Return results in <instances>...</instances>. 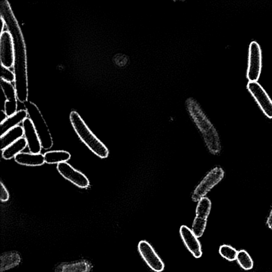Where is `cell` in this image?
I'll return each instance as SVG.
<instances>
[{"mask_svg": "<svg viewBox=\"0 0 272 272\" xmlns=\"http://www.w3.org/2000/svg\"><path fill=\"white\" fill-rule=\"evenodd\" d=\"M0 15L13 38L15 50L13 67L15 75L14 85L18 101L24 104L28 101L29 93L27 56L25 39L12 8L7 0H4L1 3Z\"/></svg>", "mask_w": 272, "mask_h": 272, "instance_id": "cell-1", "label": "cell"}, {"mask_svg": "<svg viewBox=\"0 0 272 272\" xmlns=\"http://www.w3.org/2000/svg\"><path fill=\"white\" fill-rule=\"evenodd\" d=\"M186 107L191 119L201 134L209 151L214 155L220 154L222 147L218 132L198 102L194 98H188L186 101Z\"/></svg>", "mask_w": 272, "mask_h": 272, "instance_id": "cell-2", "label": "cell"}, {"mask_svg": "<svg viewBox=\"0 0 272 272\" xmlns=\"http://www.w3.org/2000/svg\"><path fill=\"white\" fill-rule=\"evenodd\" d=\"M70 121L79 138L90 151L101 158H106L109 156V151L108 147L89 128L77 111L71 112Z\"/></svg>", "mask_w": 272, "mask_h": 272, "instance_id": "cell-3", "label": "cell"}, {"mask_svg": "<svg viewBox=\"0 0 272 272\" xmlns=\"http://www.w3.org/2000/svg\"><path fill=\"white\" fill-rule=\"evenodd\" d=\"M28 113V117L31 120L41 142L42 148L49 150L53 145L51 132L38 107L33 102L27 101L24 104Z\"/></svg>", "mask_w": 272, "mask_h": 272, "instance_id": "cell-4", "label": "cell"}, {"mask_svg": "<svg viewBox=\"0 0 272 272\" xmlns=\"http://www.w3.org/2000/svg\"><path fill=\"white\" fill-rule=\"evenodd\" d=\"M262 51L256 41L249 44L247 78L249 82H258L262 71Z\"/></svg>", "mask_w": 272, "mask_h": 272, "instance_id": "cell-5", "label": "cell"}, {"mask_svg": "<svg viewBox=\"0 0 272 272\" xmlns=\"http://www.w3.org/2000/svg\"><path fill=\"white\" fill-rule=\"evenodd\" d=\"M224 177V172L220 166L213 168L201 181L192 193L191 198L195 202H198L215 186H217Z\"/></svg>", "mask_w": 272, "mask_h": 272, "instance_id": "cell-6", "label": "cell"}, {"mask_svg": "<svg viewBox=\"0 0 272 272\" xmlns=\"http://www.w3.org/2000/svg\"><path fill=\"white\" fill-rule=\"evenodd\" d=\"M247 88L264 114L272 119V100L265 89L258 82H248Z\"/></svg>", "mask_w": 272, "mask_h": 272, "instance_id": "cell-7", "label": "cell"}, {"mask_svg": "<svg viewBox=\"0 0 272 272\" xmlns=\"http://www.w3.org/2000/svg\"><path fill=\"white\" fill-rule=\"evenodd\" d=\"M0 61L2 65L11 69L15 63V50L12 36L8 30L0 36Z\"/></svg>", "mask_w": 272, "mask_h": 272, "instance_id": "cell-8", "label": "cell"}, {"mask_svg": "<svg viewBox=\"0 0 272 272\" xmlns=\"http://www.w3.org/2000/svg\"><path fill=\"white\" fill-rule=\"evenodd\" d=\"M57 169L64 178L79 188H86L89 186L88 178L70 164L67 162L59 163L57 165Z\"/></svg>", "mask_w": 272, "mask_h": 272, "instance_id": "cell-9", "label": "cell"}, {"mask_svg": "<svg viewBox=\"0 0 272 272\" xmlns=\"http://www.w3.org/2000/svg\"><path fill=\"white\" fill-rule=\"evenodd\" d=\"M138 247L141 256L153 270L161 272L164 270V264L162 260L148 242L142 241L140 242Z\"/></svg>", "mask_w": 272, "mask_h": 272, "instance_id": "cell-10", "label": "cell"}, {"mask_svg": "<svg viewBox=\"0 0 272 272\" xmlns=\"http://www.w3.org/2000/svg\"><path fill=\"white\" fill-rule=\"evenodd\" d=\"M21 126L24 131L25 139L26 140L30 153H41L43 149L41 142L31 120L28 117L26 118L22 123Z\"/></svg>", "mask_w": 272, "mask_h": 272, "instance_id": "cell-11", "label": "cell"}, {"mask_svg": "<svg viewBox=\"0 0 272 272\" xmlns=\"http://www.w3.org/2000/svg\"><path fill=\"white\" fill-rule=\"evenodd\" d=\"M180 233L188 251L195 258H199L202 256L200 244L198 237L192 232L188 226L183 225L180 229Z\"/></svg>", "mask_w": 272, "mask_h": 272, "instance_id": "cell-12", "label": "cell"}, {"mask_svg": "<svg viewBox=\"0 0 272 272\" xmlns=\"http://www.w3.org/2000/svg\"><path fill=\"white\" fill-rule=\"evenodd\" d=\"M16 162L28 166H39L45 162L44 154L41 153H20L15 157Z\"/></svg>", "mask_w": 272, "mask_h": 272, "instance_id": "cell-13", "label": "cell"}, {"mask_svg": "<svg viewBox=\"0 0 272 272\" xmlns=\"http://www.w3.org/2000/svg\"><path fill=\"white\" fill-rule=\"evenodd\" d=\"M28 118V113L26 110H20L13 116L7 117L1 122V135L18 126Z\"/></svg>", "mask_w": 272, "mask_h": 272, "instance_id": "cell-14", "label": "cell"}, {"mask_svg": "<svg viewBox=\"0 0 272 272\" xmlns=\"http://www.w3.org/2000/svg\"><path fill=\"white\" fill-rule=\"evenodd\" d=\"M24 135L23 128L21 126H18L7 131L4 135H1V150L3 151L7 147L15 143L22 138Z\"/></svg>", "mask_w": 272, "mask_h": 272, "instance_id": "cell-15", "label": "cell"}, {"mask_svg": "<svg viewBox=\"0 0 272 272\" xmlns=\"http://www.w3.org/2000/svg\"><path fill=\"white\" fill-rule=\"evenodd\" d=\"M27 147V143L25 138H22L12 144L10 145L3 151V157L6 160H9L15 158L18 154L24 151Z\"/></svg>", "mask_w": 272, "mask_h": 272, "instance_id": "cell-16", "label": "cell"}, {"mask_svg": "<svg viewBox=\"0 0 272 272\" xmlns=\"http://www.w3.org/2000/svg\"><path fill=\"white\" fill-rule=\"evenodd\" d=\"M45 162L49 164L67 162L72 157L70 153L65 151H52L44 154Z\"/></svg>", "mask_w": 272, "mask_h": 272, "instance_id": "cell-17", "label": "cell"}, {"mask_svg": "<svg viewBox=\"0 0 272 272\" xmlns=\"http://www.w3.org/2000/svg\"><path fill=\"white\" fill-rule=\"evenodd\" d=\"M20 260V257L17 253H5L1 257V271L7 270L17 266Z\"/></svg>", "mask_w": 272, "mask_h": 272, "instance_id": "cell-18", "label": "cell"}, {"mask_svg": "<svg viewBox=\"0 0 272 272\" xmlns=\"http://www.w3.org/2000/svg\"><path fill=\"white\" fill-rule=\"evenodd\" d=\"M212 208V203L209 198L202 197L198 201L196 209V217L208 219Z\"/></svg>", "mask_w": 272, "mask_h": 272, "instance_id": "cell-19", "label": "cell"}, {"mask_svg": "<svg viewBox=\"0 0 272 272\" xmlns=\"http://www.w3.org/2000/svg\"><path fill=\"white\" fill-rule=\"evenodd\" d=\"M90 269V264L86 261H80L63 265L60 272H88Z\"/></svg>", "mask_w": 272, "mask_h": 272, "instance_id": "cell-20", "label": "cell"}, {"mask_svg": "<svg viewBox=\"0 0 272 272\" xmlns=\"http://www.w3.org/2000/svg\"><path fill=\"white\" fill-rule=\"evenodd\" d=\"M236 260L245 270H251L253 268L254 262L251 256L244 250L237 252Z\"/></svg>", "mask_w": 272, "mask_h": 272, "instance_id": "cell-21", "label": "cell"}, {"mask_svg": "<svg viewBox=\"0 0 272 272\" xmlns=\"http://www.w3.org/2000/svg\"><path fill=\"white\" fill-rule=\"evenodd\" d=\"M1 86L6 100L18 101L15 85L1 79Z\"/></svg>", "mask_w": 272, "mask_h": 272, "instance_id": "cell-22", "label": "cell"}, {"mask_svg": "<svg viewBox=\"0 0 272 272\" xmlns=\"http://www.w3.org/2000/svg\"><path fill=\"white\" fill-rule=\"evenodd\" d=\"M207 225V219L196 217L192 224L191 230L198 238L200 237L205 231Z\"/></svg>", "mask_w": 272, "mask_h": 272, "instance_id": "cell-23", "label": "cell"}, {"mask_svg": "<svg viewBox=\"0 0 272 272\" xmlns=\"http://www.w3.org/2000/svg\"><path fill=\"white\" fill-rule=\"evenodd\" d=\"M237 252L235 248L227 245L221 246L219 249L221 256L231 262L236 260Z\"/></svg>", "mask_w": 272, "mask_h": 272, "instance_id": "cell-24", "label": "cell"}, {"mask_svg": "<svg viewBox=\"0 0 272 272\" xmlns=\"http://www.w3.org/2000/svg\"><path fill=\"white\" fill-rule=\"evenodd\" d=\"M4 109V112L7 117L14 116L18 111H17L18 101L6 100Z\"/></svg>", "mask_w": 272, "mask_h": 272, "instance_id": "cell-25", "label": "cell"}, {"mask_svg": "<svg viewBox=\"0 0 272 272\" xmlns=\"http://www.w3.org/2000/svg\"><path fill=\"white\" fill-rule=\"evenodd\" d=\"M1 79L8 83H15V75L14 72L2 65Z\"/></svg>", "mask_w": 272, "mask_h": 272, "instance_id": "cell-26", "label": "cell"}, {"mask_svg": "<svg viewBox=\"0 0 272 272\" xmlns=\"http://www.w3.org/2000/svg\"><path fill=\"white\" fill-rule=\"evenodd\" d=\"M10 198L9 192L2 181L0 183V199L3 202L7 201Z\"/></svg>", "mask_w": 272, "mask_h": 272, "instance_id": "cell-27", "label": "cell"}, {"mask_svg": "<svg viewBox=\"0 0 272 272\" xmlns=\"http://www.w3.org/2000/svg\"><path fill=\"white\" fill-rule=\"evenodd\" d=\"M267 224L268 227L272 229V207L267 220Z\"/></svg>", "mask_w": 272, "mask_h": 272, "instance_id": "cell-28", "label": "cell"}, {"mask_svg": "<svg viewBox=\"0 0 272 272\" xmlns=\"http://www.w3.org/2000/svg\"><path fill=\"white\" fill-rule=\"evenodd\" d=\"M1 18V23H2V32H3L4 31H5L4 30V28H5V27L6 26V23H5V21L4 20V19L2 18Z\"/></svg>", "mask_w": 272, "mask_h": 272, "instance_id": "cell-29", "label": "cell"}]
</instances>
